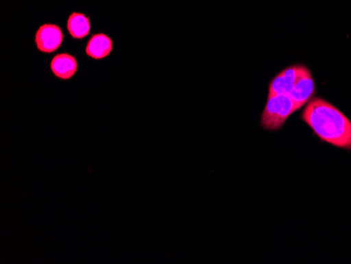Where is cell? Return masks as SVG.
Segmentation results:
<instances>
[{"instance_id": "cell-1", "label": "cell", "mask_w": 351, "mask_h": 264, "mask_svg": "<svg viewBox=\"0 0 351 264\" xmlns=\"http://www.w3.org/2000/svg\"><path fill=\"white\" fill-rule=\"evenodd\" d=\"M301 119L323 143L351 151V120L323 98H313L302 112Z\"/></svg>"}, {"instance_id": "cell-2", "label": "cell", "mask_w": 351, "mask_h": 264, "mask_svg": "<svg viewBox=\"0 0 351 264\" xmlns=\"http://www.w3.org/2000/svg\"><path fill=\"white\" fill-rule=\"evenodd\" d=\"M295 112L297 108L291 96H268L260 123L266 131H279Z\"/></svg>"}, {"instance_id": "cell-3", "label": "cell", "mask_w": 351, "mask_h": 264, "mask_svg": "<svg viewBox=\"0 0 351 264\" xmlns=\"http://www.w3.org/2000/svg\"><path fill=\"white\" fill-rule=\"evenodd\" d=\"M315 94V80H313L311 71L306 66L303 67L295 86L291 93V99L295 102V108L299 111L300 108L306 106Z\"/></svg>"}, {"instance_id": "cell-4", "label": "cell", "mask_w": 351, "mask_h": 264, "mask_svg": "<svg viewBox=\"0 0 351 264\" xmlns=\"http://www.w3.org/2000/svg\"><path fill=\"white\" fill-rule=\"evenodd\" d=\"M303 67L304 64H293L276 75L270 82L268 96L291 95Z\"/></svg>"}, {"instance_id": "cell-5", "label": "cell", "mask_w": 351, "mask_h": 264, "mask_svg": "<svg viewBox=\"0 0 351 264\" xmlns=\"http://www.w3.org/2000/svg\"><path fill=\"white\" fill-rule=\"evenodd\" d=\"M63 40L62 31L60 27L51 23H45L37 29L35 41L40 52L53 53L60 48Z\"/></svg>"}, {"instance_id": "cell-6", "label": "cell", "mask_w": 351, "mask_h": 264, "mask_svg": "<svg viewBox=\"0 0 351 264\" xmlns=\"http://www.w3.org/2000/svg\"><path fill=\"white\" fill-rule=\"evenodd\" d=\"M77 60L70 54H59L53 58L51 70L60 80H71L77 72Z\"/></svg>"}, {"instance_id": "cell-7", "label": "cell", "mask_w": 351, "mask_h": 264, "mask_svg": "<svg viewBox=\"0 0 351 264\" xmlns=\"http://www.w3.org/2000/svg\"><path fill=\"white\" fill-rule=\"evenodd\" d=\"M113 50V41L108 35L95 34L90 37L86 45V53L90 58L104 59L108 57Z\"/></svg>"}, {"instance_id": "cell-8", "label": "cell", "mask_w": 351, "mask_h": 264, "mask_svg": "<svg viewBox=\"0 0 351 264\" xmlns=\"http://www.w3.org/2000/svg\"><path fill=\"white\" fill-rule=\"evenodd\" d=\"M68 31L75 39H82L90 34V23L84 14H71L68 19Z\"/></svg>"}]
</instances>
